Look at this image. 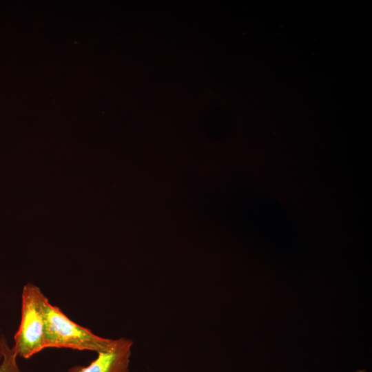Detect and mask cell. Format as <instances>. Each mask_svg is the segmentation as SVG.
<instances>
[{
	"instance_id": "cell-2",
	"label": "cell",
	"mask_w": 372,
	"mask_h": 372,
	"mask_svg": "<svg viewBox=\"0 0 372 372\" xmlns=\"http://www.w3.org/2000/svg\"><path fill=\"white\" fill-rule=\"evenodd\" d=\"M44 296L40 288L32 282L23 287L21 322L12 347L17 356L28 359L45 349L42 304Z\"/></svg>"
},
{
	"instance_id": "cell-6",
	"label": "cell",
	"mask_w": 372,
	"mask_h": 372,
	"mask_svg": "<svg viewBox=\"0 0 372 372\" xmlns=\"http://www.w3.org/2000/svg\"><path fill=\"white\" fill-rule=\"evenodd\" d=\"M355 372H367V371L365 369H358Z\"/></svg>"
},
{
	"instance_id": "cell-4",
	"label": "cell",
	"mask_w": 372,
	"mask_h": 372,
	"mask_svg": "<svg viewBox=\"0 0 372 372\" xmlns=\"http://www.w3.org/2000/svg\"><path fill=\"white\" fill-rule=\"evenodd\" d=\"M3 358L0 364V372H21L17 364V355L12 347H10L6 339L3 338Z\"/></svg>"
},
{
	"instance_id": "cell-1",
	"label": "cell",
	"mask_w": 372,
	"mask_h": 372,
	"mask_svg": "<svg viewBox=\"0 0 372 372\" xmlns=\"http://www.w3.org/2000/svg\"><path fill=\"white\" fill-rule=\"evenodd\" d=\"M45 318L44 348H68L97 353L110 349L114 339L99 336L71 320L48 298H43Z\"/></svg>"
},
{
	"instance_id": "cell-5",
	"label": "cell",
	"mask_w": 372,
	"mask_h": 372,
	"mask_svg": "<svg viewBox=\"0 0 372 372\" xmlns=\"http://www.w3.org/2000/svg\"><path fill=\"white\" fill-rule=\"evenodd\" d=\"M3 338L4 336L3 335H1L0 333V364L1 363L3 358Z\"/></svg>"
},
{
	"instance_id": "cell-3",
	"label": "cell",
	"mask_w": 372,
	"mask_h": 372,
	"mask_svg": "<svg viewBox=\"0 0 372 372\" xmlns=\"http://www.w3.org/2000/svg\"><path fill=\"white\" fill-rule=\"evenodd\" d=\"M133 341L125 338L114 339L107 350L98 353L87 366H75L68 372H129Z\"/></svg>"
}]
</instances>
